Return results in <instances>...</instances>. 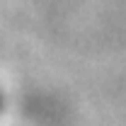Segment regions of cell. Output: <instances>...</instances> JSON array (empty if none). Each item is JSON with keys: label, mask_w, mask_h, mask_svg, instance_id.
<instances>
[{"label": "cell", "mask_w": 126, "mask_h": 126, "mask_svg": "<svg viewBox=\"0 0 126 126\" xmlns=\"http://www.w3.org/2000/svg\"><path fill=\"white\" fill-rule=\"evenodd\" d=\"M0 109H2V92H0Z\"/></svg>", "instance_id": "1"}]
</instances>
